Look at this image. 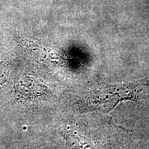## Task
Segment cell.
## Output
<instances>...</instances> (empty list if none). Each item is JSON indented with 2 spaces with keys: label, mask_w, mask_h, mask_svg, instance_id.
Listing matches in <instances>:
<instances>
[{
  "label": "cell",
  "mask_w": 149,
  "mask_h": 149,
  "mask_svg": "<svg viewBox=\"0 0 149 149\" xmlns=\"http://www.w3.org/2000/svg\"><path fill=\"white\" fill-rule=\"evenodd\" d=\"M17 91L26 99H35L46 95L48 88L40 80L33 77H24L19 81Z\"/></svg>",
  "instance_id": "7a4b0ae2"
},
{
  "label": "cell",
  "mask_w": 149,
  "mask_h": 149,
  "mask_svg": "<svg viewBox=\"0 0 149 149\" xmlns=\"http://www.w3.org/2000/svg\"><path fill=\"white\" fill-rule=\"evenodd\" d=\"M149 95V79L133 82L108 85L91 91L80 102L86 109H96L109 112L124 100H138Z\"/></svg>",
  "instance_id": "6da1fadb"
}]
</instances>
